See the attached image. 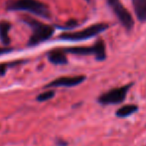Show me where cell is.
Wrapping results in <instances>:
<instances>
[{
    "instance_id": "6da1fadb",
    "label": "cell",
    "mask_w": 146,
    "mask_h": 146,
    "mask_svg": "<svg viewBox=\"0 0 146 146\" xmlns=\"http://www.w3.org/2000/svg\"><path fill=\"white\" fill-rule=\"evenodd\" d=\"M7 9L12 11H27L43 18H49L50 12L44 3L38 0H10Z\"/></svg>"
},
{
    "instance_id": "7a4b0ae2",
    "label": "cell",
    "mask_w": 146,
    "mask_h": 146,
    "mask_svg": "<svg viewBox=\"0 0 146 146\" xmlns=\"http://www.w3.org/2000/svg\"><path fill=\"white\" fill-rule=\"evenodd\" d=\"M23 21L32 29V35L28 42L29 46H34L48 40L54 33V28L52 26L44 24L31 17L26 16L23 19Z\"/></svg>"
},
{
    "instance_id": "3957f363",
    "label": "cell",
    "mask_w": 146,
    "mask_h": 146,
    "mask_svg": "<svg viewBox=\"0 0 146 146\" xmlns=\"http://www.w3.org/2000/svg\"><path fill=\"white\" fill-rule=\"evenodd\" d=\"M107 28L108 25L105 24V23H97V24H93L89 27H86V28L82 29L80 31L62 33L59 36V38L67 41H82L86 40V39H90L92 37L96 36V35L100 34Z\"/></svg>"
},
{
    "instance_id": "277c9868",
    "label": "cell",
    "mask_w": 146,
    "mask_h": 146,
    "mask_svg": "<svg viewBox=\"0 0 146 146\" xmlns=\"http://www.w3.org/2000/svg\"><path fill=\"white\" fill-rule=\"evenodd\" d=\"M65 53H71L76 55H94L95 58L99 61H102L106 58L105 45L103 41L99 40L93 46H77L71 48L64 49Z\"/></svg>"
},
{
    "instance_id": "5b68a950",
    "label": "cell",
    "mask_w": 146,
    "mask_h": 146,
    "mask_svg": "<svg viewBox=\"0 0 146 146\" xmlns=\"http://www.w3.org/2000/svg\"><path fill=\"white\" fill-rule=\"evenodd\" d=\"M131 87V84L123 85L121 87L114 88L109 90L106 93H103L99 96L98 102L102 105H110V104H119L125 99L127 92L129 88Z\"/></svg>"
},
{
    "instance_id": "8992f818",
    "label": "cell",
    "mask_w": 146,
    "mask_h": 146,
    "mask_svg": "<svg viewBox=\"0 0 146 146\" xmlns=\"http://www.w3.org/2000/svg\"><path fill=\"white\" fill-rule=\"evenodd\" d=\"M107 3L112 8V10L114 11L115 15L117 16L118 20L120 21V23H121L127 30L132 29V27H133V25H134L133 18H132L129 11L120 3L119 0H107Z\"/></svg>"
},
{
    "instance_id": "52a82bcc",
    "label": "cell",
    "mask_w": 146,
    "mask_h": 146,
    "mask_svg": "<svg viewBox=\"0 0 146 146\" xmlns=\"http://www.w3.org/2000/svg\"><path fill=\"white\" fill-rule=\"evenodd\" d=\"M85 79L86 77L84 75L63 76V77H59L57 79L51 81L45 87H73V86H77L79 84H81Z\"/></svg>"
},
{
    "instance_id": "ba28073f",
    "label": "cell",
    "mask_w": 146,
    "mask_h": 146,
    "mask_svg": "<svg viewBox=\"0 0 146 146\" xmlns=\"http://www.w3.org/2000/svg\"><path fill=\"white\" fill-rule=\"evenodd\" d=\"M48 60L54 65H64L67 63L66 53L64 50H52L47 55Z\"/></svg>"
},
{
    "instance_id": "9c48e42d",
    "label": "cell",
    "mask_w": 146,
    "mask_h": 146,
    "mask_svg": "<svg viewBox=\"0 0 146 146\" xmlns=\"http://www.w3.org/2000/svg\"><path fill=\"white\" fill-rule=\"evenodd\" d=\"M134 12L140 22H146V0H132Z\"/></svg>"
},
{
    "instance_id": "30bf717a",
    "label": "cell",
    "mask_w": 146,
    "mask_h": 146,
    "mask_svg": "<svg viewBox=\"0 0 146 146\" xmlns=\"http://www.w3.org/2000/svg\"><path fill=\"white\" fill-rule=\"evenodd\" d=\"M9 30H10V23L7 21L0 22V40L3 45H8L10 43Z\"/></svg>"
},
{
    "instance_id": "8fae6325",
    "label": "cell",
    "mask_w": 146,
    "mask_h": 146,
    "mask_svg": "<svg viewBox=\"0 0 146 146\" xmlns=\"http://www.w3.org/2000/svg\"><path fill=\"white\" fill-rule=\"evenodd\" d=\"M137 110H138V107L136 105H133V104L124 105L116 111V116H117L118 118L129 117V116H131L133 113H135Z\"/></svg>"
},
{
    "instance_id": "7c38bea8",
    "label": "cell",
    "mask_w": 146,
    "mask_h": 146,
    "mask_svg": "<svg viewBox=\"0 0 146 146\" xmlns=\"http://www.w3.org/2000/svg\"><path fill=\"white\" fill-rule=\"evenodd\" d=\"M55 96V91L54 90H48V91H45L43 93H40L38 96H37V101L39 102H44L47 101V100L52 99Z\"/></svg>"
},
{
    "instance_id": "4fadbf2b",
    "label": "cell",
    "mask_w": 146,
    "mask_h": 146,
    "mask_svg": "<svg viewBox=\"0 0 146 146\" xmlns=\"http://www.w3.org/2000/svg\"><path fill=\"white\" fill-rule=\"evenodd\" d=\"M12 49L10 48H6V47H0V55H3V54H6V53L11 52Z\"/></svg>"
},
{
    "instance_id": "5bb4252c",
    "label": "cell",
    "mask_w": 146,
    "mask_h": 146,
    "mask_svg": "<svg viewBox=\"0 0 146 146\" xmlns=\"http://www.w3.org/2000/svg\"><path fill=\"white\" fill-rule=\"evenodd\" d=\"M6 66H7V65H5V64L0 65V76H2L3 74L6 72V69H7Z\"/></svg>"
},
{
    "instance_id": "9a60e30c",
    "label": "cell",
    "mask_w": 146,
    "mask_h": 146,
    "mask_svg": "<svg viewBox=\"0 0 146 146\" xmlns=\"http://www.w3.org/2000/svg\"><path fill=\"white\" fill-rule=\"evenodd\" d=\"M86 1H90V0H86Z\"/></svg>"
}]
</instances>
